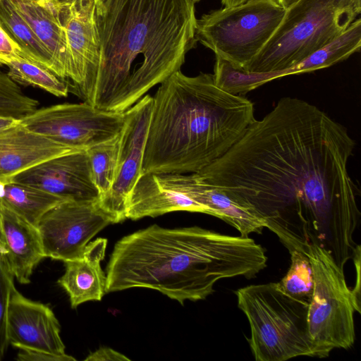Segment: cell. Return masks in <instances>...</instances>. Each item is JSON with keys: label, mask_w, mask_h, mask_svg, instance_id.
Instances as JSON below:
<instances>
[{"label": "cell", "mask_w": 361, "mask_h": 361, "mask_svg": "<svg viewBox=\"0 0 361 361\" xmlns=\"http://www.w3.org/2000/svg\"><path fill=\"white\" fill-rule=\"evenodd\" d=\"M355 142L345 127L301 99L283 97L221 157L197 173L267 221L288 249L327 240L343 267L357 245L358 185L348 165Z\"/></svg>", "instance_id": "obj_1"}, {"label": "cell", "mask_w": 361, "mask_h": 361, "mask_svg": "<svg viewBox=\"0 0 361 361\" xmlns=\"http://www.w3.org/2000/svg\"><path fill=\"white\" fill-rule=\"evenodd\" d=\"M99 59L91 105L123 113L185 62L195 47L192 0L97 3Z\"/></svg>", "instance_id": "obj_2"}, {"label": "cell", "mask_w": 361, "mask_h": 361, "mask_svg": "<svg viewBox=\"0 0 361 361\" xmlns=\"http://www.w3.org/2000/svg\"><path fill=\"white\" fill-rule=\"evenodd\" d=\"M267 261L264 248L248 237L199 226L154 224L116 243L106 267L105 291L149 288L183 305L205 299L221 279L255 277Z\"/></svg>", "instance_id": "obj_3"}, {"label": "cell", "mask_w": 361, "mask_h": 361, "mask_svg": "<svg viewBox=\"0 0 361 361\" xmlns=\"http://www.w3.org/2000/svg\"><path fill=\"white\" fill-rule=\"evenodd\" d=\"M254 104L216 86L213 75L180 70L153 97L142 172L198 173L224 155L255 120Z\"/></svg>", "instance_id": "obj_4"}, {"label": "cell", "mask_w": 361, "mask_h": 361, "mask_svg": "<svg viewBox=\"0 0 361 361\" xmlns=\"http://www.w3.org/2000/svg\"><path fill=\"white\" fill-rule=\"evenodd\" d=\"M361 12L360 0H298L244 68L254 73L288 69L340 35Z\"/></svg>", "instance_id": "obj_5"}, {"label": "cell", "mask_w": 361, "mask_h": 361, "mask_svg": "<svg viewBox=\"0 0 361 361\" xmlns=\"http://www.w3.org/2000/svg\"><path fill=\"white\" fill-rule=\"evenodd\" d=\"M235 293L250 326L247 341L255 360L316 357L308 333V302L290 297L275 282L247 286Z\"/></svg>", "instance_id": "obj_6"}, {"label": "cell", "mask_w": 361, "mask_h": 361, "mask_svg": "<svg viewBox=\"0 0 361 361\" xmlns=\"http://www.w3.org/2000/svg\"><path fill=\"white\" fill-rule=\"evenodd\" d=\"M302 252L310 259L314 276L308 333L316 357H326L335 348L348 349L354 344V314L360 313V301L328 249L312 242Z\"/></svg>", "instance_id": "obj_7"}, {"label": "cell", "mask_w": 361, "mask_h": 361, "mask_svg": "<svg viewBox=\"0 0 361 361\" xmlns=\"http://www.w3.org/2000/svg\"><path fill=\"white\" fill-rule=\"evenodd\" d=\"M285 13L276 0L224 6L197 19L196 39L216 56L244 69L269 41Z\"/></svg>", "instance_id": "obj_8"}, {"label": "cell", "mask_w": 361, "mask_h": 361, "mask_svg": "<svg viewBox=\"0 0 361 361\" xmlns=\"http://www.w3.org/2000/svg\"><path fill=\"white\" fill-rule=\"evenodd\" d=\"M123 122V112L102 111L84 102L37 109L20 118L28 130L77 150L114 138Z\"/></svg>", "instance_id": "obj_9"}, {"label": "cell", "mask_w": 361, "mask_h": 361, "mask_svg": "<svg viewBox=\"0 0 361 361\" xmlns=\"http://www.w3.org/2000/svg\"><path fill=\"white\" fill-rule=\"evenodd\" d=\"M112 219L97 201H63L37 224L45 257L64 262L80 259L90 240Z\"/></svg>", "instance_id": "obj_10"}, {"label": "cell", "mask_w": 361, "mask_h": 361, "mask_svg": "<svg viewBox=\"0 0 361 361\" xmlns=\"http://www.w3.org/2000/svg\"><path fill=\"white\" fill-rule=\"evenodd\" d=\"M152 104L153 97L146 94L123 112L115 179L109 192L98 200L99 206L114 224L126 219L128 197L143 173V157Z\"/></svg>", "instance_id": "obj_11"}, {"label": "cell", "mask_w": 361, "mask_h": 361, "mask_svg": "<svg viewBox=\"0 0 361 361\" xmlns=\"http://www.w3.org/2000/svg\"><path fill=\"white\" fill-rule=\"evenodd\" d=\"M55 8L66 34L71 92L91 104L99 59L96 0H71Z\"/></svg>", "instance_id": "obj_12"}, {"label": "cell", "mask_w": 361, "mask_h": 361, "mask_svg": "<svg viewBox=\"0 0 361 361\" xmlns=\"http://www.w3.org/2000/svg\"><path fill=\"white\" fill-rule=\"evenodd\" d=\"M9 181L25 184L66 200L97 201L86 150L61 154L42 161Z\"/></svg>", "instance_id": "obj_13"}, {"label": "cell", "mask_w": 361, "mask_h": 361, "mask_svg": "<svg viewBox=\"0 0 361 361\" xmlns=\"http://www.w3.org/2000/svg\"><path fill=\"white\" fill-rule=\"evenodd\" d=\"M6 326L9 344L19 349L44 351L75 360L65 353L60 325L51 309L27 299L16 288L10 296Z\"/></svg>", "instance_id": "obj_14"}, {"label": "cell", "mask_w": 361, "mask_h": 361, "mask_svg": "<svg viewBox=\"0 0 361 361\" xmlns=\"http://www.w3.org/2000/svg\"><path fill=\"white\" fill-rule=\"evenodd\" d=\"M156 178L165 188L180 192L214 216L236 228L242 237L262 232L267 221L245 209L225 194L203 182L197 173H159Z\"/></svg>", "instance_id": "obj_15"}, {"label": "cell", "mask_w": 361, "mask_h": 361, "mask_svg": "<svg viewBox=\"0 0 361 361\" xmlns=\"http://www.w3.org/2000/svg\"><path fill=\"white\" fill-rule=\"evenodd\" d=\"M0 252L18 282L27 284L45 257L38 228L0 202Z\"/></svg>", "instance_id": "obj_16"}, {"label": "cell", "mask_w": 361, "mask_h": 361, "mask_svg": "<svg viewBox=\"0 0 361 361\" xmlns=\"http://www.w3.org/2000/svg\"><path fill=\"white\" fill-rule=\"evenodd\" d=\"M80 151L32 133L20 123L0 133V181L51 158Z\"/></svg>", "instance_id": "obj_17"}, {"label": "cell", "mask_w": 361, "mask_h": 361, "mask_svg": "<svg viewBox=\"0 0 361 361\" xmlns=\"http://www.w3.org/2000/svg\"><path fill=\"white\" fill-rule=\"evenodd\" d=\"M107 240L97 238L85 247L81 258L64 262L66 271L58 283L68 293L72 308L106 293V275L100 263L105 256Z\"/></svg>", "instance_id": "obj_18"}, {"label": "cell", "mask_w": 361, "mask_h": 361, "mask_svg": "<svg viewBox=\"0 0 361 361\" xmlns=\"http://www.w3.org/2000/svg\"><path fill=\"white\" fill-rule=\"evenodd\" d=\"M10 1L48 51L53 62V72L68 82L71 71L66 38L56 8L30 0Z\"/></svg>", "instance_id": "obj_19"}, {"label": "cell", "mask_w": 361, "mask_h": 361, "mask_svg": "<svg viewBox=\"0 0 361 361\" xmlns=\"http://www.w3.org/2000/svg\"><path fill=\"white\" fill-rule=\"evenodd\" d=\"M176 211L207 214V209L201 204L180 192L161 185L154 173H143L128 197L126 219L137 220Z\"/></svg>", "instance_id": "obj_20"}, {"label": "cell", "mask_w": 361, "mask_h": 361, "mask_svg": "<svg viewBox=\"0 0 361 361\" xmlns=\"http://www.w3.org/2000/svg\"><path fill=\"white\" fill-rule=\"evenodd\" d=\"M66 200L25 184L0 181V202L36 227L45 213Z\"/></svg>", "instance_id": "obj_21"}, {"label": "cell", "mask_w": 361, "mask_h": 361, "mask_svg": "<svg viewBox=\"0 0 361 361\" xmlns=\"http://www.w3.org/2000/svg\"><path fill=\"white\" fill-rule=\"evenodd\" d=\"M360 46L361 19L357 18L334 40L288 68L289 73L300 74L328 68L359 51Z\"/></svg>", "instance_id": "obj_22"}, {"label": "cell", "mask_w": 361, "mask_h": 361, "mask_svg": "<svg viewBox=\"0 0 361 361\" xmlns=\"http://www.w3.org/2000/svg\"><path fill=\"white\" fill-rule=\"evenodd\" d=\"M0 23L31 61L53 72L48 51L10 0H0Z\"/></svg>", "instance_id": "obj_23"}, {"label": "cell", "mask_w": 361, "mask_h": 361, "mask_svg": "<svg viewBox=\"0 0 361 361\" xmlns=\"http://www.w3.org/2000/svg\"><path fill=\"white\" fill-rule=\"evenodd\" d=\"M212 75L217 87L234 95H244L266 82L279 78L278 72H250L216 56Z\"/></svg>", "instance_id": "obj_24"}, {"label": "cell", "mask_w": 361, "mask_h": 361, "mask_svg": "<svg viewBox=\"0 0 361 361\" xmlns=\"http://www.w3.org/2000/svg\"><path fill=\"white\" fill-rule=\"evenodd\" d=\"M9 78L18 85L35 86L56 97H67L69 83L48 68L32 61L21 59L7 65Z\"/></svg>", "instance_id": "obj_25"}, {"label": "cell", "mask_w": 361, "mask_h": 361, "mask_svg": "<svg viewBox=\"0 0 361 361\" xmlns=\"http://www.w3.org/2000/svg\"><path fill=\"white\" fill-rule=\"evenodd\" d=\"M119 142L120 133L86 149L92 179L99 191V198L109 192L114 183Z\"/></svg>", "instance_id": "obj_26"}, {"label": "cell", "mask_w": 361, "mask_h": 361, "mask_svg": "<svg viewBox=\"0 0 361 361\" xmlns=\"http://www.w3.org/2000/svg\"><path fill=\"white\" fill-rule=\"evenodd\" d=\"M290 267L277 282L283 292L296 300L310 302L314 287L313 270L309 257L299 250H291Z\"/></svg>", "instance_id": "obj_27"}, {"label": "cell", "mask_w": 361, "mask_h": 361, "mask_svg": "<svg viewBox=\"0 0 361 361\" xmlns=\"http://www.w3.org/2000/svg\"><path fill=\"white\" fill-rule=\"evenodd\" d=\"M39 102L26 95L18 84L0 71V116L17 118L37 109Z\"/></svg>", "instance_id": "obj_28"}, {"label": "cell", "mask_w": 361, "mask_h": 361, "mask_svg": "<svg viewBox=\"0 0 361 361\" xmlns=\"http://www.w3.org/2000/svg\"><path fill=\"white\" fill-rule=\"evenodd\" d=\"M13 274L8 264L0 252V360L9 344L7 336V312L10 296L15 288Z\"/></svg>", "instance_id": "obj_29"}, {"label": "cell", "mask_w": 361, "mask_h": 361, "mask_svg": "<svg viewBox=\"0 0 361 361\" xmlns=\"http://www.w3.org/2000/svg\"><path fill=\"white\" fill-rule=\"evenodd\" d=\"M21 59L30 61L0 23V66Z\"/></svg>", "instance_id": "obj_30"}, {"label": "cell", "mask_w": 361, "mask_h": 361, "mask_svg": "<svg viewBox=\"0 0 361 361\" xmlns=\"http://www.w3.org/2000/svg\"><path fill=\"white\" fill-rule=\"evenodd\" d=\"M17 360L20 361H74L71 358L59 356L44 351L20 348Z\"/></svg>", "instance_id": "obj_31"}, {"label": "cell", "mask_w": 361, "mask_h": 361, "mask_svg": "<svg viewBox=\"0 0 361 361\" xmlns=\"http://www.w3.org/2000/svg\"><path fill=\"white\" fill-rule=\"evenodd\" d=\"M85 360L91 361H123V360H130L128 357L124 355L107 347L100 348L96 351L90 354Z\"/></svg>", "instance_id": "obj_32"}, {"label": "cell", "mask_w": 361, "mask_h": 361, "mask_svg": "<svg viewBox=\"0 0 361 361\" xmlns=\"http://www.w3.org/2000/svg\"><path fill=\"white\" fill-rule=\"evenodd\" d=\"M20 123V118L0 116V133Z\"/></svg>", "instance_id": "obj_33"}, {"label": "cell", "mask_w": 361, "mask_h": 361, "mask_svg": "<svg viewBox=\"0 0 361 361\" xmlns=\"http://www.w3.org/2000/svg\"><path fill=\"white\" fill-rule=\"evenodd\" d=\"M255 0H221V4L225 7L233 6Z\"/></svg>", "instance_id": "obj_34"}, {"label": "cell", "mask_w": 361, "mask_h": 361, "mask_svg": "<svg viewBox=\"0 0 361 361\" xmlns=\"http://www.w3.org/2000/svg\"><path fill=\"white\" fill-rule=\"evenodd\" d=\"M298 0H276V1L282 6L285 9L288 8L292 4Z\"/></svg>", "instance_id": "obj_35"}, {"label": "cell", "mask_w": 361, "mask_h": 361, "mask_svg": "<svg viewBox=\"0 0 361 361\" xmlns=\"http://www.w3.org/2000/svg\"><path fill=\"white\" fill-rule=\"evenodd\" d=\"M71 0H48L54 8L70 2Z\"/></svg>", "instance_id": "obj_36"}, {"label": "cell", "mask_w": 361, "mask_h": 361, "mask_svg": "<svg viewBox=\"0 0 361 361\" xmlns=\"http://www.w3.org/2000/svg\"><path fill=\"white\" fill-rule=\"evenodd\" d=\"M30 1L37 2V3L44 5V6L51 5V4L49 3L48 0H30Z\"/></svg>", "instance_id": "obj_37"}, {"label": "cell", "mask_w": 361, "mask_h": 361, "mask_svg": "<svg viewBox=\"0 0 361 361\" xmlns=\"http://www.w3.org/2000/svg\"><path fill=\"white\" fill-rule=\"evenodd\" d=\"M105 0H96V2L97 3H101V2H103Z\"/></svg>", "instance_id": "obj_38"}, {"label": "cell", "mask_w": 361, "mask_h": 361, "mask_svg": "<svg viewBox=\"0 0 361 361\" xmlns=\"http://www.w3.org/2000/svg\"><path fill=\"white\" fill-rule=\"evenodd\" d=\"M194 4L199 2L200 0H192Z\"/></svg>", "instance_id": "obj_39"}, {"label": "cell", "mask_w": 361, "mask_h": 361, "mask_svg": "<svg viewBox=\"0 0 361 361\" xmlns=\"http://www.w3.org/2000/svg\"><path fill=\"white\" fill-rule=\"evenodd\" d=\"M360 1H361V0H360Z\"/></svg>", "instance_id": "obj_40"}]
</instances>
